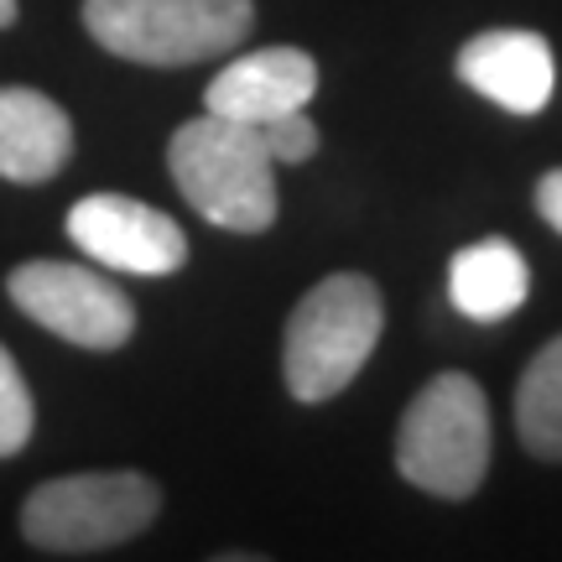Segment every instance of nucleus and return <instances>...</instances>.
<instances>
[{"mask_svg": "<svg viewBox=\"0 0 562 562\" xmlns=\"http://www.w3.org/2000/svg\"><path fill=\"white\" fill-rule=\"evenodd\" d=\"M172 182L209 224L235 235H261L277 220V161L266 151L261 125L229 121L203 110L199 121L178 125L167 146Z\"/></svg>", "mask_w": 562, "mask_h": 562, "instance_id": "f257e3e1", "label": "nucleus"}, {"mask_svg": "<svg viewBox=\"0 0 562 562\" xmlns=\"http://www.w3.org/2000/svg\"><path fill=\"white\" fill-rule=\"evenodd\" d=\"M385 328L381 286L370 277L339 271L323 277L297 313L286 323V344H281V375L297 402H328L364 370L375 355Z\"/></svg>", "mask_w": 562, "mask_h": 562, "instance_id": "f03ea898", "label": "nucleus"}, {"mask_svg": "<svg viewBox=\"0 0 562 562\" xmlns=\"http://www.w3.org/2000/svg\"><path fill=\"white\" fill-rule=\"evenodd\" d=\"M396 469L438 501H469L490 469V402L469 375L448 370L417 391L396 427Z\"/></svg>", "mask_w": 562, "mask_h": 562, "instance_id": "7ed1b4c3", "label": "nucleus"}, {"mask_svg": "<svg viewBox=\"0 0 562 562\" xmlns=\"http://www.w3.org/2000/svg\"><path fill=\"white\" fill-rule=\"evenodd\" d=\"M250 0H83V26L104 53L151 68L220 58L250 32Z\"/></svg>", "mask_w": 562, "mask_h": 562, "instance_id": "20e7f679", "label": "nucleus"}, {"mask_svg": "<svg viewBox=\"0 0 562 562\" xmlns=\"http://www.w3.org/2000/svg\"><path fill=\"white\" fill-rule=\"evenodd\" d=\"M161 490L146 474L115 469V474H68V480L37 484L21 505V537L37 552L83 558L104 547L131 542L136 531L157 521Z\"/></svg>", "mask_w": 562, "mask_h": 562, "instance_id": "39448f33", "label": "nucleus"}, {"mask_svg": "<svg viewBox=\"0 0 562 562\" xmlns=\"http://www.w3.org/2000/svg\"><path fill=\"white\" fill-rule=\"evenodd\" d=\"M5 292L32 323L83 349H121L136 334V307L115 281L74 261H26L11 271Z\"/></svg>", "mask_w": 562, "mask_h": 562, "instance_id": "423d86ee", "label": "nucleus"}, {"mask_svg": "<svg viewBox=\"0 0 562 562\" xmlns=\"http://www.w3.org/2000/svg\"><path fill=\"white\" fill-rule=\"evenodd\" d=\"M68 240L89 250L110 271L131 277H167L188 261V235L161 209L125 193H89L68 209Z\"/></svg>", "mask_w": 562, "mask_h": 562, "instance_id": "0eeeda50", "label": "nucleus"}, {"mask_svg": "<svg viewBox=\"0 0 562 562\" xmlns=\"http://www.w3.org/2000/svg\"><path fill=\"white\" fill-rule=\"evenodd\" d=\"M459 79L510 115H537L558 89V63H552L547 37L521 32V26H501V32H480L463 42Z\"/></svg>", "mask_w": 562, "mask_h": 562, "instance_id": "6e6552de", "label": "nucleus"}, {"mask_svg": "<svg viewBox=\"0 0 562 562\" xmlns=\"http://www.w3.org/2000/svg\"><path fill=\"white\" fill-rule=\"evenodd\" d=\"M318 94V63L302 47H261V53H245L229 68L214 74L203 104L214 115L245 125H266L286 115V110H307V100Z\"/></svg>", "mask_w": 562, "mask_h": 562, "instance_id": "1a4fd4ad", "label": "nucleus"}, {"mask_svg": "<svg viewBox=\"0 0 562 562\" xmlns=\"http://www.w3.org/2000/svg\"><path fill=\"white\" fill-rule=\"evenodd\" d=\"M74 157V121L58 100L37 89L5 83L0 89V178L11 182H47Z\"/></svg>", "mask_w": 562, "mask_h": 562, "instance_id": "9d476101", "label": "nucleus"}, {"mask_svg": "<svg viewBox=\"0 0 562 562\" xmlns=\"http://www.w3.org/2000/svg\"><path fill=\"white\" fill-rule=\"evenodd\" d=\"M526 292H531V271H526V256L510 240L469 245L448 266V297H453L463 318L474 323L510 318L526 302Z\"/></svg>", "mask_w": 562, "mask_h": 562, "instance_id": "9b49d317", "label": "nucleus"}, {"mask_svg": "<svg viewBox=\"0 0 562 562\" xmlns=\"http://www.w3.org/2000/svg\"><path fill=\"white\" fill-rule=\"evenodd\" d=\"M516 432L531 459L562 463V334L526 364L516 385Z\"/></svg>", "mask_w": 562, "mask_h": 562, "instance_id": "f8f14e48", "label": "nucleus"}, {"mask_svg": "<svg viewBox=\"0 0 562 562\" xmlns=\"http://www.w3.org/2000/svg\"><path fill=\"white\" fill-rule=\"evenodd\" d=\"M32 427H37V412H32V391L21 381L11 349L0 344V459L21 453L32 442Z\"/></svg>", "mask_w": 562, "mask_h": 562, "instance_id": "ddd939ff", "label": "nucleus"}, {"mask_svg": "<svg viewBox=\"0 0 562 562\" xmlns=\"http://www.w3.org/2000/svg\"><path fill=\"white\" fill-rule=\"evenodd\" d=\"M261 136H266L271 161H281V167L307 161L313 151H318V125L307 121V110H286V115H277V121H266Z\"/></svg>", "mask_w": 562, "mask_h": 562, "instance_id": "4468645a", "label": "nucleus"}, {"mask_svg": "<svg viewBox=\"0 0 562 562\" xmlns=\"http://www.w3.org/2000/svg\"><path fill=\"white\" fill-rule=\"evenodd\" d=\"M537 209H542V220L562 235V167H558V172H547V178L537 182Z\"/></svg>", "mask_w": 562, "mask_h": 562, "instance_id": "2eb2a0df", "label": "nucleus"}, {"mask_svg": "<svg viewBox=\"0 0 562 562\" xmlns=\"http://www.w3.org/2000/svg\"><path fill=\"white\" fill-rule=\"evenodd\" d=\"M16 21V0H0V26H11Z\"/></svg>", "mask_w": 562, "mask_h": 562, "instance_id": "dca6fc26", "label": "nucleus"}]
</instances>
